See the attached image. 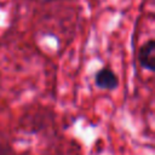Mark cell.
Returning a JSON list of instances; mask_svg holds the SVG:
<instances>
[{"mask_svg": "<svg viewBox=\"0 0 155 155\" xmlns=\"http://www.w3.org/2000/svg\"><path fill=\"white\" fill-rule=\"evenodd\" d=\"M138 62L142 68L154 71L155 69V40L150 39L145 41L138 51Z\"/></svg>", "mask_w": 155, "mask_h": 155, "instance_id": "6da1fadb", "label": "cell"}, {"mask_svg": "<svg viewBox=\"0 0 155 155\" xmlns=\"http://www.w3.org/2000/svg\"><path fill=\"white\" fill-rule=\"evenodd\" d=\"M94 84L101 90L113 91L119 86V78L117 75L108 67L99 69L94 75Z\"/></svg>", "mask_w": 155, "mask_h": 155, "instance_id": "7a4b0ae2", "label": "cell"}, {"mask_svg": "<svg viewBox=\"0 0 155 155\" xmlns=\"http://www.w3.org/2000/svg\"><path fill=\"white\" fill-rule=\"evenodd\" d=\"M45 1H54V0H45Z\"/></svg>", "mask_w": 155, "mask_h": 155, "instance_id": "3957f363", "label": "cell"}]
</instances>
